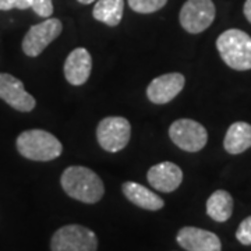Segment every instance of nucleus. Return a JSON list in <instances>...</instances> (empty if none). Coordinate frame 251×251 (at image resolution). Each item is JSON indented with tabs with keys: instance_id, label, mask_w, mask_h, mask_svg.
Returning <instances> with one entry per match:
<instances>
[{
	"instance_id": "nucleus-1",
	"label": "nucleus",
	"mask_w": 251,
	"mask_h": 251,
	"mask_svg": "<svg viewBox=\"0 0 251 251\" xmlns=\"http://www.w3.org/2000/svg\"><path fill=\"white\" fill-rule=\"evenodd\" d=\"M60 183L69 197L84 204H95L105 194L103 181L85 166H70L63 172Z\"/></svg>"
},
{
	"instance_id": "nucleus-2",
	"label": "nucleus",
	"mask_w": 251,
	"mask_h": 251,
	"mask_svg": "<svg viewBox=\"0 0 251 251\" xmlns=\"http://www.w3.org/2000/svg\"><path fill=\"white\" fill-rule=\"evenodd\" d=\"M216 48L230 69L237 72L251 70V36L237 28L222 32L216 39Z\"/></svg>"
},
{
	"instance_id": "nucleus-3",
	"label": "nucleus",
	"mask_w": 251,
	"mask_h": 251,
	"mask_svg": "<svg viewBox=\"0 0 251 251\" xmlns=\"http://www.w3.org/2000/svg\"><path fill=\"white\" fill-rule=\"evenodd\" d=\"M16 147L20 155L36 162L53 161L63 152L62 143L53 134L39 128L23 131L17 137Z\"/></svg>"
},
{
	"instance_id": "nucleus-4",
	"label": "nucleus",
	"mask_w": 251,
	"mask_h": 251,
	"mask_svg": "<svg viewBox=\"0 0 251 251\" xmlns=\"http://www.w3.org/2000/svg\"><path fill=\"white\" fill-rule=\"evenodd\" d=\"M98 237L81 225H67L57 229L50 240L52 251H97Z\"/></svg>"
},
{
	"instance_id": "nucleus-5",
	"label": "nucleus",
	"mask_w": 251,
	"mask_h": 251,
	"mask_svg": "<svg viewBox=\"0 0 251 251\" xmlns=\"http://www.w3.org/2000/svg\"><path fill=\"white\" fill-rule=\"evenodd\" d=\"M131 125L122 116H109L99 122L97 140L102 150L108 152H119L125 150L130 141Z\"/></svg>"
},
{
	"instance_id": "nucleus-6",
	"label": "nucleus",
	"mask_w": 251,
	"mask_h": 251,
	"mask_svg": "<svg viewBox=\"0 0 251 251\" xmlns=\"http://www.w3.org/2000/svg\"><path fill=\"white\" fill-rule=\"evenodd\" d=\"M172 143L187 152H198L208 143L206 128L191 119H179L169 127Z\"/></svg>"
},
{
	"instance_id": "nucleus-7",
	"label": "nucleus",
	"mask_w": 251,
	"mask_h": 251,
	"mask_svg": "<svg viewBox=\"0 0 251 251\" xmlns=\"http://www.w3.org/2000/svg\"><path fill=\"white\" fill-rule=\"evenodd\" d=\"M215 16L212 0H187L180 10V25L190 34H200L211 27Z\"/></svg>"
},
{
	"instance_id": "nucleus-8",
	"label": "nucleus",
	"mask_w": 251,
	"mask_h": 251,
	"mask_svg": "<svg viewBox=\"0 0 251 251\" xmlns=\"http://www.w3.org/2000/svg\"><path fill=\"white\" fill-rule=\"evenodd\" d=\"M63 31L62 21L59 18H46L45 21L35 24L28 29L23 39V52L28 57H36L50 45Z\"/></svg>"
},
{
	"instance_id": "nucleus-9",
	"label": "nucleus",
	"mask_w": 251,
	"mask_h": 251,
	"mask_svg": "<svg viewBox=\"0 0 251 251\" xmlns=\"http://www.w3.org/2000/svg\"><path fill=\"white\" fill-rule=\"evenodd\" d=\"M0 99L23 113L34 110L36 105L35 98L25 91L23 81L7 73H0Z\"/></svg>"
},
{
	"instance_id": "nucleus-10",
	"label": "nucleus",
	"mask_w": 251,
	"mask_h": 251,
	"mask_svg": "<svg viewBox=\"0 0 251 251\" xmlns=\"http://www.w3.org/2000/svg\"><path fill=\"white\" fill-rule=\"evenodd\" d=\"M186 78L180 73H168L153 78L148 88L147 97L155 105H165L179 95L184 88Z\"/></svg>"
},
{
	"instance_id": "nucleus-11",
	"label": "nucleus",
	"mask_w": 251,
	"mask_h": 251,
	"mask_svg": "<svg viewBox=\"0 0 251 251\" xmlns=\"http://www.w3.org/2000/svg\"><path fill=\"white\" fill-rule=\"evenodd\" d=\"M176 240L186 251H222L221 239L215 233L194 226L181 227Z\"/></svg>"
},
{
	"instance_id": "nucleus-12",
	"label": "nucleus",
	"mask_w": 251,
	"mask_h": 251,
	"mask_svg": "<svg viewBox=\"0 0 251 251\" xmlns=\"http://www.w3.org/2000/svg\"><path fill=\"white\" fill-rule=\"evenodd\" d=\"M147 179L155 190L161 193H173L183 181V172L173 162H161L148 171Z\"/></svg>"
},
{
	"instance_id": "nucleus-13",
	"label": "nucleus",
	"mask_w": 251,
	"mask_h": 251,
	"mask_svg": "<svg viewBox=\"0 0 251 251\" xmlns=\"http://www.w3.org/2000/svg\"><path fill=\"white\" fill-rule=\"evenodd\" d=\"M92 70V57L85 48H75L67 56L63 72L64 77L72 85H82L85 84L91 75Z\"/></svg>"
},
{
	"instance_id": "nucleus-14",
	"label": "nucleus",
	"mask_w": 251,
	"mask_h": 251,
	"mask_svg": "<svg viewBox=\"0 0 251 251\" xmlns=\"http://www.w3.org/2000/svg\"><path fill=\"white\" fill-rule=\"evenodd\" d=\"M122 191L130 202L147 211H159L165 205V201L158 194L135 181L123 183Z\"/></svg>"
},
{
	"instance_id": "nucleus-15",
	"label": "nucleus",
	"mask_w": 251,
	"mask_h": 251,
	"mask_svg": "<svg viewBox=\"0 0 251 251\" xmlns=\"http://www.w3.org/2000/svg\"><path fill=\"white\" fill-rule=\"evenodd\" d=\"M226 152L239 155L251 148V125L246 122H236L229 126L224 140Z\"/></svg>"
},
{
	"instance_id": "nucleus-16",
	"label": "nucleus",
	"mask_w": 251,
	"mask_h": 251,
	"mask_svg": "<svg viewBox=\"0 0 251 251\" xmlns=\"http://www.w3.org/2000/svg\"><path fill=\"white\" fill-rule=\"evenodd\" d=\"M206 214L215 222L224 224L233 214V198L225 190L214 191L206 201Z\"/></svg>"
},
{
	"instance_id": "nucleus-17",
	"label": "nucleus",
	"mask_w": 251,
	"mask_h": 251,
	"mask_svg": "<svg viewBox=\"0 0 251 251\" xmlns=\"http://www.w3.org/2000/svg\"><path fill=\"white\" fill-rule=\"evenodd\" d=\"M123 11L125 0H97L92 17L109 27H116L123 18Z\"/></svg>"
},
{
	"instance_id": "nucleus-18",
	"label": "nucleus",
	"mask_w": 251,
	"mask_h": 251,
	"mask_svg": "<svg viewBox=\"0 0 251 251\" xmlns=\"http://www.w3.org/2000/svg\"><path fill=\"white\" fill-rule=\"evenodd\" d=\"M168 0H128L130 9L140 14H151L165 7Z\"/></svg>"
},
{
	"instance_id": "nucleus-19",
	"label": "nucleus",
	"mask_w": 251,
	"mask_h": 251,
	"mask_svg": "<svg viewBox=\"0 0 251 251\" xmlns=\"http://www.w3.org/2000/svg\"><path fill=\"white\" fill-rule=\"evenodd\" d=\"M31 9L39 17L49 18L53 14V3L52 0H31Z\"/></svg>"
},
{
	"instance_id": "nucleus-20",
	"label": "nucleus",
	"mask_w": 251,
	"mask_h": 251,
	"mask_svg": "<svg viewBox=\"0 0 251 251\" xmlns=\"http://www.w3.org/2000/svg\"><path fill=\"white\" fill-rule=\"evenodd\" d=\"M236 239L243 246H251V216H247L236 230Z\"/></svg>"
},
{
	"instance_id": "nucleus-21",
	"label": "nucleus",
	"mask_w": 251,
	"mask_h": 251,
	"mask_svg": "<svg viewBox=\"0 0 251 251\" xmlns=\"http://www.w3.org/2000/svg\"><path fill=\"white\" fill-rule=\"evenodd\" d=\"M28 7H31V0H0V10L3 11L13 9L27 10Z\"/></svg>"
},
{
	"instance_id": "nucleus-22",
	"label": "nucleus",
	"mask_w": 251,
	"mask_h": 251,
	"mask_svg": "<svg viewBox=\"0 0 251 251\" xmlns=\"http://www.w3.org/2000/svg\"><path fill=\"white\" fill-rule=\"evenodd\" d=\"M243 13L247 18V21L251 24V0H246L244 3V7H243Z\"/></svg>"
},
{
	"instance_id": "nucleus-23",
	"label": "nucleus",
	"mask_w": 251,
	"mask_h": 251,
	"mask_svg": "<svg viewBox=\"0 0 251 251\" xmlns=\"http://www.w3.org/2000/svg\"><path fill=\"white\" fill-rule=\"evenodd\" d=\"M77 1L81 4H91V3H95L97 0H77Z\"/></svg>"
}]
</instances>
